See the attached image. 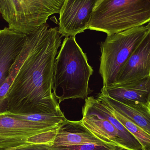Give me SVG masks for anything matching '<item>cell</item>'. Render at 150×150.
Segmentation results:
<instances>
[{
    "label": "cell",
    "mask_w": 150,
    "mask_h": 150,
    "mask_svg": "<svg viewBox=\"0 0 150 150\" xmlns=\"http://www.w3.org/2000/svg\"><path fill=\"white\" fill-rule=\"evenodd\" d=\"M23 54L22 51L12 65L9 74L0 87V113L7 112V96L14 78L17 74L22 63Z\"/></svg>",
    "instance_id": "obj_16"
},
{
    "label": "cell",
    "mask_w": 150,
    "mask_h": 150,
    "mask_svg": "<svg viewBox=\"0 0 150 150\" xmlns=\"http://www.w3.org/2000/svg\"><path fill=\"white\" fill-rule=\"evenodd\" d=\"M100 93L121 103L150 102V77L129 83L102 87Z\"/></svg>",
    "instance_id": "obj_10"
},
{
    "label": "cell",
    "mask_w": 150,
    "mask_h": 150,
    "mask_svg": "<svg viewBox=\"0 0 150 150\" xmlns=\"http://www.w3.org/2000/svg\"><path fill=\"white\" fill-rule=\"evenodd\" d=\"M98 0H65L61 9L58 30L62 37H76L87 30Z\"/></svg>",
    "instance_id": "obj_7"
},
{
    "label": "cell",
    "mask_w": 150,
    "mask_h": 150,
    "mask_svg": "<svg viewBox=\"0 0 150 150\" xmlns=\"http://www.w3.org/2000/svg\"><path fill=\"white\" fill-rule=\"evenodd\" d=\"M27 37L8 27L0 30V87L21 53Z\"/></svg>",
    "instance_id": "obj_9"
},
{
    "label": "cell",
    "mask_w": 150,
    "mask_h": 150,
    "mask_svg": "<svg viewBox=\"0 0 150 150\" xmlns=\"http://www.w3.org/2000/svg\"><path fill=\"white\" fill-rule=\"evenodd\" d=\"M52 150H123L114 145L106 143H87L73 145L53 146Z\"/></svg>",
    "instance_id": "obj_17"
},
{
    "label": "cell",
    "mask_w": 150,
    "mask_h": 150,
    "mask_svg": "<svg viewBox=\"0 0 150 150\" xmlns=\"http://www.w3.org/2000/svg\"></svg>",
    "instance_id": "obj_19"
},
{
    "label": "cell",
    "mask_w": 150,
    "mask_h": 150,
    "mask_svg": "<svg viewBox=\"0 0 150 150\" xmlns=\"http://www.w3.org/2000/svg\"><path fill=\"white\" fill-rule=\"evenodd\" d=\"M150 77V31L120 70L115 84L129 83Z\"/></svg>",
    "instance_id": "obj_8"
},
{
    "label": "cell",
    "mask_w": 150,
    "mask_h": 150,
    "mask_svg": "<svg viewBox=\"0 0 150 150\" xmlns=\"http://www.w3.org/2000/svg\"><path fill=\"white\" fill-rule=\"evenodd\" d=\"M97 98L106 103L110 107L150 135L149 103H121L101 93L98 94Z\"/></svg>",
    "instance_id": "obj_12"
},
{
    "label": "cell",
    "mask_w": 150,
    "mask_h": 150,
    "mask_svg": "<svg viewBox=\"0 0 150 150\" xmlns=\"http://www.w3.org/2000/svg\"><path fill=\"white\" fill-rule=\"evenodd\" d=\"M27 35L19 70L7 94V112L21 115L62 112L53 92L54 69L62 36L45 24Z\"/></svg>",
    "instance_id": "obj_1"
},
{
    "label": "cell",
    "mask_w": 150,
    "mask_h": 150,
    "mask_svg": "<svg viewBox=\"0 0 150 150\" xmlns=\"http://www.w3.org/2000/svg\"><path fill=\"white\" fill-rule=\"evenodd\" d=\"M105 143L89 131L80 121L67 120L59 128L53 146Z\"/></svg>",
    "instance_id": "obj_13"
},
{
    "label": "cell",
    "mask_w": 150,
    "mask_h": 150,
    "mask_svg": "<svg viewBox=\"0 0 150 150\" xmlns=\"http://www.w3.org/2000/svg\"><path fill=\"white\" fill-rule=\"evenodd\" d=\"M150 22V0H98L87 29L112 35Z\"/></svg>",
    "instance_id": "obj_3"
},
{
    "label": "cell",
    "mask_w": 150,
    "mask_h": 150,
    "mask_svg": "<svg viewBox=\"0 0 150 150\" xmlns=\"http://www.w3.org/2000/svg\"><path fill=\"white\" fill-rule=\"evenodd\" d=\"M54 62L53 92L59 104L70 99H85L91 93L90 77L93 74L87 56L76 37H66Z\"/></svg>",
    "instance_id": "obj_2"
},
{
    "label": "cell",
    "mask_w": 150,
    "mask_h": 150,
    "mask_svg": "<svg viewBox=\"0 0 150 150\" xmlns=\"http://www.w3.org/2000/svg\"><path fill=\"white\" fill-rule=\"evenodd\" d=\"M101 101L106 104L110 108L114 115L118 119V120L139 141V142L142 146L143 150H150V135L149 134H148L139 126L136 125L134 122H132L127 118H125L120 113L110 107L106 103L102 100Z\"/></svg>",
    "instance_id": "obj_15"
},
{
    "label": "cell",
    "mask_w": 150,
    "mask_h": 150,
    "mask_svg": "<svg viewBox=\"0 0 150 150\" xmlns=\"http://www.w3.org/2000/svg\"><path fill=\"white\" fill-rule=\"evenodd\" d=\"M62 124L30 121L0 113V149L27 143L29 137L56 130Z\"/></svg>",
    "instance_id": "obj_6"
},
{
    "label": "cell",
    "mask_w": 150,
    "mask_h": 150,
    "mask_svg": "<svg viewBox=\"0 0 150 150\" xmlns=\"http://www.w3.org/2000/svg\"><path fill=\"white\" fill-rule=\"evenodd\" d=\"M85 101L83 113L96 115L110 122L118 131L127 150H143L139 141L118 120L106 104L93 97H87Z\"/></svg>",
    "instance_id": "obj_11"
},
{
    "label": "cell",
    "mask_w": 150,
    "mask_h": 150,
    "mask_svg": "<svg viewBox=\"0 0 150 150\" xmlns=\"http://www.w3.org/2000/svg\"><path fill=\"white\" fill-rule=\"evenodd\" d=\"M83 115L82 123L95 136L105 143L127 150L118 131L110 122L96 115L83 113Z\"/></svg>",
    "instance_id": "obj_14"
},
{
    "label": "cell",
    "mask_w": 150,
    "mask_h": 150,
    "mask_svg": "<svg viewBox=\"0 0 150 150\" xmlns=\"http://www.w3.org/2000/svg\"><path fill=\"white\" fill-rule=\"evenodd\" d=\"M52 145V143H27L16 147L0 150H52L51 147Z\"/></svg>",
    "instance_id": "obj_18"
},
{
    "label": "cell",
    "mask_w": 150,
    "mask_h": 150,
    "mask_svg": "<svg viewBox=\"0 0 150 150\" xmlns=\"http://www.w3.org/2000/svg\"><path fill=\"white\" fill-rule=\"evenodd\" d=\"M150 31V22L120 32L107 35L100 43L99 73L103 87L115 84L120 70Z\"/></svg>",
    "instance_id": "obj_4"
},
{
    "label": "cell",
    "mask_w": 150,
    "mask_h": 150,
    "mask_svg": "<svg viewBox=\"0 0 150 150\" xmlns=\"http://www.w3.org/2000/svg\"><path fill=\"white\" fill-rule=\"evenodd\" d=\"M65 0H0V14L8 28L28 35L59 14Z\"/></svg>",
    "instance_id": "obj_5"
}]
</instances>
